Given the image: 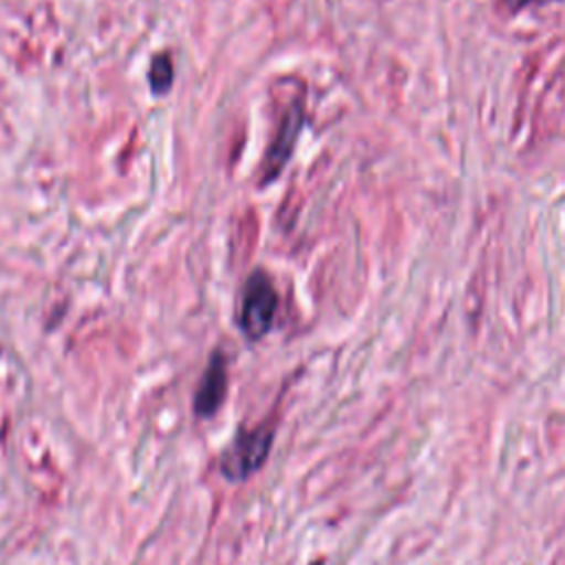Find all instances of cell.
<instances>
[{"label":"cell","instance_id":"6da1fadb","mask_svg":"<svg viewBox=\"0 0 565 565\" xmlns=\"http://www.w3.org/2000/svg\"><path fill=\"white\" fill-rule=\"evenodd\" d=\"M274 441V428L269 424L236 433L234 441L221 455L218 468L230 481L249 479L267 459Z\"/></svg>","mask_w":565,"mask_h":565},{"label":"cell","instance_id":"7a4b0ae2","mask_svg":"<svg viewBox=\"0 0 565 565\" xmlns=\"http://www.w3.org/2000/svg\"><path fill=\"white\" fill-rule=\"evenodd\" d=\"M276 307H278V296L269 276L263 269L252 271L243 285L241 311H238V327L245 333V338L249 340L263 338L271 329Z\"/></svg>","mask_w":565,"mask_h":565},{"label":"cell","instance_id":"3957f363","mask_svg":"<svg viewBox=\"0 0 565 565\" xmlns=\"http://www.w3.org/2000/svg\"><path fill=\"white\" fill-rule=\"evenodd\" d=\"M300 126H302V106H300V102H296L285 113V117H282L280 126H278L276 139H274V143L269 146V150L265 154L260 183H267V181H271V179H276L280 174L282 166L287 163V159L291 154V148H294V143L298 139Z\"/></svg>","mask_w":565,"mask_h":565},{"label":"cell","instance_id":"277c9868","mask_svg":"<svg viewBox=\"0 0 565 565\" xmlns=\"http://www.w3.org/2000/svg\"><path fill=\"white\" fill-rule=\"evenodd\" d=\"M225 393H227V360L223 351H214L210 355V362L203 371V377L194 395V413L199 417H212L221 408Z\"/></svg>","mask_w":565,"mask_h":565},{"label":"cell","instance_id":"5b68a950","mask_svg":"<svg viewBox=\"0 0 565 565\" xmlns=\"http://www.w3.org/2000/svg\"><path fill=\"white\" fill-rule=\"evenodd\" d=\"M148 82L152 93L163 95L172 86V60L168 53H159L152 57L150 71H148Z\"/></svg>","mask_w":565,"mask_h":565}]
</instances>
